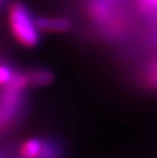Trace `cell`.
Here are the masks:
<instances>
[{
  "mask_svg": "<svg viewBox=\"0 0 157 158\" xmlns=\"http://www.w3.org/2000/svg\"><path fill=\"white\" fill-rule=\"evenodd\" d=\"M15 72L16 69H14L9 62L0 57V88H5L10 83Z\"/></svg>",
  "mask_w": 157,
  "mask_h": 158,
  "instance_id": "52a82bcc",
  "label": "cell"
},
{
  "mask_svg": "<svg viewBox=\"0 0 157 158\" xmlns=\"http://www.w3.org/2000/svg\"><path fill=\"white\" fill-rule=\"evenodd\" d=\"M25 112V94L11 88H0V137L11 131Z\"/></svg>",
  "mask_w": 157,
  "mask_h": 158,
  "instance_id": "7a4b0ae2",
  "label": "cell"
},
{
  "mask_svg": "<svg viewBox=\"0 0 157 158\" xmlns=\"http://www.w3.org/2000/svg\"><path fill=\"white\" fill-rule=\"evenodd\" d=\"M7 23L14 40L25 48H36L41 36L35 17L26 4L14 1L7 10Z\"/></svg>",
  "mask_w": 157,
  "mask_h": 158,
  "instance_id": "6da1fadb",
  "label": "cell"
},
{
  "mask_svg": "<svg viewBox=\"0 0 157 158\" xmlns=\"http://www.w3.org/2000/svg\"><path fill=\"white\" fill-rule=\"evenodd\" d=\"M35 21L38 31L48 33H64L73 27L72 20L64 16H38Z\"/></svg>",
  "mask_w": 157,
  "mask_h": 158,
  "instance_id": "3957f363",
  "label": "cell"
},
{
  "mask_svg": "<svg viewBox=\"0 0 157 158\" xmlns=\"http://www.w3.org/2000/svg\"><path fill=\"white\" fill-rule=\"evenodd\" d=\"M0 1H1V0H0Z\"/></svg>",
  "mask_w": 157,
  "mask_h": 158,
  "instance_id": "ba28073f",
  "label": "cell"
},
{
  "mask_svg": "<svg viewBox=\"0 0 157 158\" xmlns=\"http://www.w3.org/2000/svg\"><path fill=\"white\" fill-rule=\"evenodd\" d=\"M42 146V138L30 137L22 141L17 148L19 158H38Z\"/></svg>",
  "mask_w": 157,
  "mask_h": 158,
  "instance_id": "8992f818",
  "label": "cell"
},
{
  "mask_svg": "<svg viewBox=\"0 0 157 158\" xmlns=\"http://www.w3.org/2000/svg\"><path fill=\"white\" fill-rule=\"evenodd\" d=\"M66 151L63 143L53 137H43L38 158H64Z\"/></svg>",
  "mask_w": 157,
  "mask_h": 158,
  "instance_id": "5b68a950",
  "label": "cell"
},
{
  "mask_svg": "<svg viewBox=\"0 0 157 158\" xmlns=\"http://www.w3.org/2000/svg\"><path fill=\"white\" fill-rule=\"evenodd\" d=\"M28 88L47 86L54 80V74L47 68H32L25 70Z\"/></svg>",
  "mask_w": 157,
  "mask_h": 158,
  "instance_id": "277c9868",
  "label": "cell"
}]
</instances>
